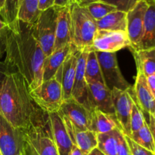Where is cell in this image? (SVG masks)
Segmentation results:
<instances>
[{"mask_svg": "<svg viewBox=\"0 0 155 155\" xmlns=\"http://www.w3.org/2000/svg\"><path fill=\"white\" fill-rule=\"evenodd\" d=\"M72 0H54V5L58 7H64L68 5Z\"/></svg>", "mask_w": 155, "mask_h": 155, "instance_id": "cell-39", "label": "cell"}, {"mask_svg": "<svg viewBox=\"0 0 155 155\" xmlns=\"http://www.w3.org/2000/svg\"><path fill=\"white\" fill-rule=\"evenodd\" d=\"M30 95L38 107L47 114L58 112L63 103L61 85L54 77L42 82L30 91Z\"/></svg>", "mask_w": 155, "mask_h": 155, "instance_id": "cell-6", "label": "cell"}, {"mask_svg": "<svg viewBox=\"0 0 155 155\" xmlns=\"http://www.w3.org/2000/svg\"><path fill=\"white\" fill-rule=\"evenodd\" d=\"M58 113L79 130H90L92 112L71 98L63 101Z\"/></svg>", "mask_w": 155, "mask_h": 155, "instance_id": "cell-11", "label": "cell"}, {"mask_svg": "<svg viewBox=\"0 0 155 155\" xmlns=\"http://www.w3.org/2000/svg\"><path fill=\"white\" fill-rule=\"evenodd\" d=\"M53 140L58 155H70L73 148L72 140L67 130L63 119L58 112L48 114Z\"/></svg>", "mask_w": 155, "mask_h": 155, "instance_id": "cell-16", "label": "cell"}, {"mask_svg": "<svg viewBox=\"0 0 155 155\" xmlns=\"http://www.w3.org/2000/svg\"><path fill=\"white\" fill-rule=\"evenodd\" d=\"M86 8L95 21H99L111 12L117 11L114 6L101 1H97L88 5Z\"/></svg>", "mask_w": 155, "mask_h": 155, "instance_id": "cell-29", "label": "cell"}, {"mask_svg": "<svg viewBox=\"0 0 155 155\" xmlns=\"http://www.w3.org/2000/svg\"><path fill=\"white\" fill-rule=\"evenodd\" d=\"M137 71L146 77L155 74V48L133 50Z\"/></svg>", "mask_w": 155, "mask_h": 155, "instance_id": "cell-24", "label": "cell"}, {"mask_svg": "<svg viewBox=\"0 0 155 155\" xmlns=\"http://www.w3.org/2000/svg\"><path fill=\"white\" fill-rule=\"evenodd\" d=\"M86 155H105V154H103V153L101 152V151H100L98 148H95V149L92 150V151H91L89 154H88Z\"/></svg>", "mask_w": 155, "mask_h": 155, "instance_id": "cell-42", "label": "cell"}, {"mask_svg": "<svg viewBox=\"0 0 155 155\" xmlns=\"http://www.w3.org/2000/svg\"><path fill=\"white\" fill-rule=\"evenodd\" d=\"M96 24L98 30L127 32V13L115 11L96 21Z\"/></svg>", "mask_w": 155, "mask_h": 155, "instance_id": "cell-23", "label": "cell"}, {"mask_svg": "<svg viewBox=\"0 0 155 155\" xmlns=\"http://www.w3.org/2000/svg\"><path fill=\"white\" fill-rule=\"evenodd\" d=\"M129 137L136 144L155 154L154 138L145 120L143 127L138 131L132 133Z\"/></svg>", "mask_w": 155, "mask_h": 155, "instance_id": "cell-28", "label": "cell"}, {"mask_svg": "<svg viewBox=\"0 0 155 155\" xmlns=\"http://www.w3.org/2000/svg\"><path fill=\"white\" fill-rule=\"evenodd\" d=\"M21 155H25L24 154H21Z\"/></svg>", "mask_w": 155, "mask_h": 155, "instance_id": "cell-46", "label": "cell"}, {"mask_svg": "<svg viewBox=\"0 0 155 155\" xmlns=\"http://www.w3.org/2000/svg\"><path fill=\"white\" fill-rule=\"evenodd\" d=\"M89 101L92 111L98 110L109 115L115 116L112 92L105 84L99 82L88 83Z\"/></svg>", "mask_w": 155, "mask_h": 155, "instance_id": "cell-13", "label": "cell"}, {"mask_svg": "<svg viewBox=\"0 0 155 155\" xmlns=\"http://www.w3.org/2000/svg\"><path fill=\"white\" fill-rule=\"evenodd\" d=\"M71 16V45L78 50L92 49L94 36L97 31L96 21L86 7L74 0L68 5Z\"/></svg>", "mask_w": 155, "mask_h": 155, "instance_id": "cell-3", "label": "cell"}, {"mask_svg": "<svg viewBox=\"0 0 155 155\" xmlns=\"http://www.w3.org/2000/svg\"><path fill=\"white\" fill-rule=\"evenodd\" d=\"M59 7L54 5L41 12L33 24V34L40 45L45 56L53 51Z\"/></svg>", "mask_w": 155, "mask_h": 155, "instance_id": "cell-5", "label": "cell"}, {"mask_svg": "<svg viewBox=\"0 0 155 155\" xmlns=\"http://www.w3.org/2000/svg\"><path fill=\"white\" fill-rule=\"evenodd\" d=\"M131 90L132 89L130 90L114 89L111 91L115 116L120 127V130L127 136H130L132 133L130 117L133 99L131 95Z\"/></svg>", "mask_w": 155, "mask_h": 155, "instance_id": "cell-10", "label": "cell"}, {"mask_svg": "<svg viewBox=\"0 0 155 155\" xmlns=\"http://www.w3.org/2000/svg\"><path fill=\"white\" fill-rule=\"evenodd\" d=\"M117 128L120 129L116 116L109 115L98 110L92 111L90 130L96 134L106 133Z\"/></svg>", "mask_w": 155, "mask_h": 155, "instance_id": "cell-22", "label": "cell"}, {"mask_svg": "<svg viewBox=\"0 0 155 155\" xmlns=\"http://www.w3.org/2000/svg\"><path fill=\"white\" fill-rule=\"evenodd\" d=\"M5 4V0H0V15H1V13L2 12Z\"/></svg>", "mask_w": 155, "mask_h": 155, "instance_id": "cell-43", "label": "cell"}, {"mask_svg": "<svg viewBox=\"0 0 155 155\" xmlns=\"http://www.w3.org/2000/svg\"><path fill=\"white\" fill-rule=\"evenodd\" d=\"M151 48H155V3L148 5L145 12L143 34L138 50Z\"/></svg>", "mask_w": 155, "mask_h": 155, "instance_id": "cell-21", "label": "cell"}, {"mask_svg": "<svg viewBox=\"0 0 155 155\" xmlns=\"http://www.w3.org/2000/svg\"><path fill=\"white\" fill-rule=\"evenodd\" d=\"M85 78L87 83L90 82H99L104 84L96 52L93 49L88 51L85 67Z\"/></svg>", "mask_w": 155, "mask_h": 155, "instance_id": "cell-26", "label": "cell"}, {"mask_svg": "<svg viewBox=\"0 0 155 155\" xmlns=\"http://www.w3.org/2000/svg\"><path fill=\"white\" fill-rule=\"evenodd\" d=\"M126 47H131L127 32L97 30L92 49L95 51L116 53Z\"/></svg>", "mask_w": 155, "mask_h": 155, "instance_id": "cell-9", "label": "cell"}, {"mask_svg": "<svg viewBox=\"0 0 155 155\" xmlns=\"http://www.w3.org/2000/svg\"><path fill=\"white\" fill-rule=\"evenodd\" d=\"M74 145H77L85 155L98 146L97 134L92 130H79L65 117H61Z\"/></svg>", "mask_w": 155, "mask_h": 155, "instance_id": "cell-18", "label": "cell"}, {"mask_svg": "<svg viewBox=\"0 0 155 155\" xmlns=\"http://www.w3.org/2000/svg\"><path fill=\"white\" fill-rule=\"evenodd\" d=\"M8 74H10V72H9V70L6 64L5 63V61H0V87H1L5 77Z\"/></svg>", "mask_w": 155, "mask_h": 155, "instance_id": "cell-36", "label": "cell"}, {"mask_svg": "<svg viewBox=\"0 0 155 155\" xmlns=\"http://www.w3.org/2000/svg\"><path fill=\"white\" fill-rule=\"evenodd\" d=\"M142 1L145 2H146L148 5L152 4V3H155V0H142Z\"/></svg>", "mask_w": 155, "mask_h": 155, "instance_id": "cell-44", "label": "cell"}, {"mask_svg": "<svg viewBox=\"0 0 155 155\" xmlns=\"http://www.w3.org/2000/svg\"><path fill=\"white\" fill-rule=\"evenodd\" d=\"M125 138L127 139V143H128L131 155H155L154 153L151 152V151L147 150L146 148L136 144L129 136L125 135Z\"/></svg>", "mask_w": 155, "mask_h": 155, "instance_id": "cell-34", "label": "cell"}, {"mask_svg": "<svg viewBox=\"0 0 155 155\" xmlns=\"http://www.w3.org/2000/svg\"><path fill=\"white\" fill-rule=\"evenodd\" d=\"M25 155H58L53 140L48 116L40 122L22 130Z\"/></svg>", "mask_w": 155, "mask_h": 155, "instance_id": "cell-4", "label": "cell"}, {"mask_svg": "<svg viewBox=\"0 0 155 155\" xmlns=\"http://www.w3.org/2000/svg\"><path fill=\"white\" fill-rule=\"evenodd\" d=\"M54 5V0H39V10L43 12Z\"/></svg>", "mask_w": 155, "mask_h": 155, "instance_id": "cell-37", "label": "cell"}, {"mask_svg": "<svg viewBox=\"0 0 155 155\" xmlns=\"http://www.w3.org/2000/svg\"><path fill=\"white\" fill-rule=\"evenodd\" d=\"M41 12L39 10V0H19L18 19L33 25Z\"/></svg>", "mask_w": 155, "mask_h": 155, "instance_id": "cell-25", "label": "cell"}, {"mask_svg": "<svg viewBox=\"0 0 155 155\" xmlns=\"http://www.w3.org/2000/svg\"><path fill=\"white\" fill-rule=\"evenodd\" d=\"M147 83H148L150 91L155 98V74L147 77Z\"/></svg>", "mask_w": 155, "mask_h": 155, "instance_id": "cell-38", "label": "cell"}, {"mask_svg": "<svg viewBox=\"0 0 155 155\" xmlns=\"http://www.w3.org/2000/svg\"><path fill=\"white\" fill-rule=\"evenodd\" d=\"M70 155H85L82 152L81 150L77 146V145H73V148L71 149V153H70Z\"/></svg>", "mask_w": 155, "mask_h": 155, "instance_id": "cell-41", "label": "cell"}, {"mask_svg": "<svg viewBox=\"0 0 155 155\" xmlns=\"http://www.w3.org/2000/svg\"><path fill=\"white\" fill-rule=\"evenodd\" d=\"M5 63L11 73H19L30 91L42 83L46 56L33 34V25L17 19L8 25Z\"/></svg>", "mask_w": 155, "mask_h": 155, "instance_id": "cell-1", "label": "cell"}, {"mask_svg": "<svg viewBox=\"0 0 155 155\" xmlns=\"http://www.w3.org/2000/svg\"><path fill=\"white\" fill-rule=\"evenodd\" d=\"M77 4L80 5V6H83V7H86L88 5L91 4L92 2H95L99 1V0H74Z\"/></svg>", "mask_w": 155, "mask_h": 155, "instance_id": "cell-40", "label": "cell"}, {"mask_svg": "<svg viewBox=\"0 0 155 155\" xmlns=\"http://www.w3.org/2000/svg\"></svg>", "mask_w": 155, "mask_h": 155, "instance_id": "cell-47", "label": "cell"}, {"mask_svg": "<svg viewBox=\"0 0 155 155\" xmlns=\"http://www.w3.org/2000/svg\"><path fill=\"white\" fill-rule=\"evenodd\" d=\"M116 8L117 11L127 13L142 0H99Z\"/></svg>", "mask_w": 155, "mask_h": 155, "instance_id": "cell-32", "label": "cell"}, {"mask_svg": "<svg viewBox=\"0 0 155 155\" xmlns=\"http://www.w3.org/2000/svg\"><path fill=\"white\" fill-rule=\"evenodd\" d=\"M19 0H5L4 8L0 16L8 25H11L18 19Z\"/></svg>", "mask_w": 155, "mask_h": 155, "instance_id": "cell-30", "label": "cell"}, {"mask_svg": "<svg viewBox=\"0 0 155 155\" xmlns=\"http://www.w3.org/2000/svg\"><path fill=\"white\" fill-rule=\"evenodd\" d=\"M117 155H131L125 134L120 129L117 130Z\"/></svg>", "mask_w": 155, "mask_h": 155, "instance_id": "cell-33", "label": "cell"}, {"mask_svg": "<svg viewBox=\"0 0 155 155\" xmlns=\"http://www.w3.org/2000/svg\"><path fill=\"white\" fill-rule=\"evenodd\" d=\"M133 92L136 99L133 98L141 110L155 117V98L148 87L147 77L140 71H137Z\"/></svg>", "mask_w": 155, "mask_h": 155, "instance_id": "cell-17", "label": "cell"}, {"mask_svg": "<svg viewBox=\"0 0 155 155\" xmlns=\"http://www.w3.org/2000/svg\"><path fill=\"white\" fill-rule=\"evenodd\" d=\"M100 68H101V75L104 80L105 86L110 91L114 89H118L120 90H130L132 86L126 80L122 75L117 60L116 53L102 52V51H95Z\"/></svg>", "mask_w": 155, "mask_h": 155, "instance_id": "cell-7", "label": "cell"}, {"mask_svg": "<svg viewBox=\"0 0 155 155\" xmlns=\"http://www.w3.org/2000/svg\"><path fill=\"white\" fill-rule=\"evenodd\" d=\"M78 52L79 50L73 47L72 51L67 56L54 76L61 85L63 101L71 98L76 76Z\"/></svg>", "mask_w": 155, "mask_h": 155, "instance_id": "cell-15", "label": "cell"}, {"mask_svg": "<svg viewBox=\"0 0 155 155\" xmlns=\"http://www.w3.org/2000/svg\"><path fill=\"white\" fill-rule=\"evenodd\" d=\"M89 50H79L75 80L73 86L71 98L92 111L89 101V87L85 78V67Z\"/></svg>", "mask_w": 155, "mask_h": 155, "instance_id": "cell-14", "label": "cell"}, {"mask_svg": "<svg viewBox=\"0 0 155 155\" xmlns=\"http://www.w3.org/2000/svg\"><path fill=\"white\" fill-rule=\"evenodd\" d=\"M117 128L106 133L97 134V148L105 155H117Z\"/></svg>", "mask_w": 155, "mask_h": 155, "instance_id": "cell-27", "label": "cell"}, {"mask_svg": "<svg viewBox=\"0 0 155 155\" xmlns=\"http://www.w3.org/2000/svg\"><path fill=\"white\" fill-rule=\"evenodd\" d=\"M70 44H71V16L69 6L67 5L64 7H59L53 51Z\"/></svg>", "mask_w": 155, "mask_h": 155, "instance_id": "cell-19", "label": "cell"}, {"mask_svg": "<svg viewBox=\"0 0 155 155\" xmlns=\"http://www.w3.org/2000/svg\"><path fill=\"white\" fill-rule=\"evenodd\" d=\"M148 5L140 1L132 10L127 13V33L130 39L131 48L138 50L143 34L145 15Z\"/></svg>", "mask_w": 155, "mask_h": 155, "instance_id": "cell-12", "label": "cell"}, {"mask_svg": "<svg viewBox=\"0 0 155 155\" xmlns=\"http://www.w3.org/2000/svg\"><path fill=\"white\" fill-rule=\"evenodd\" d=\"M0 155H2V153H1V151H0Z\"/></svg>", "mask_w": 155, "mask_h": 155, "instance_id": "cell-45", "label": "cell"}, {"mask_svg": "<svg viewBox=\"0 0 155 155\" xmlns=\"http://www.w3.org/2000/svg\"><path fill=\"white\" fill-rule=\"evenodd\" d=\"M0 151L2 155L24 154L22 130L15 128L0 113Z\"/></svg>", "mask_w": 155, "mask_h": 155, "instance_id": "cell-8", "label": "cell"}, {"mask_svg": "<svg viewBox=\"0 0 155 155\" xmlns=\"http://www.w3.org/2000/svg\"><path fill=\"white\" fill-rule=\"evenodd\" d=\"M133 99L131 117H130V127H131V133H135L143 127L144 123H145V118H144L142 110L139 107L137 103L136 102L133 97Z\"/></svg>", "mask_w": 155, "mask_h": 155, "instance_id": "cell-31", "label": "cell"}, {"mask_svg": "<svg viewBox=\"0 0 155 155\" xmlns=\"http://www.w3.org/2000/svg\"><path fill=\"white\" fill-rule=\"evenodd\" d=\"M0 113L15 128L21 130H27L48 116L33 101L28 83L19 73L8 74L2 82Z\"/></svg>", "mask_w": 155, "mask_h": 155, "instance_id": "cell-2", "label": "cell"}, {"mask_svg": "<svg viewBox=\"0 0 155 155\" xmlns=\"http://www.w3.org/2000/svg\"><path fill=\"white\" fill-rule=\"evenodd\" d=\"M143 114L144 118H145V121L148 124V127H149L150 130H151V133H152L153 138H154V145H155V117L153 115L150 114L145 113V112L142 111Z\"/></svg>", "mask_w": 155, "mask_h": 155, "instance_id": "cell-35", "label": "cell"}, {"mask_svg": "<svg viewBox=\"0 0 155 155\" xmlns=\"http://www.w3.org/2000/svg\"><path fill=\"white\" fill-rule=\"evenodd\" d=\"M73 47L74 46L70 44L58 49L54 50L51 54L45 57L43 64L42 82L50 80L55 76L67 56L72 51Z\"/></svg>", "mask_w": 155, "mask_h": 155, "instance_id": "cell-20", "label": "cell"}]
</instances>
